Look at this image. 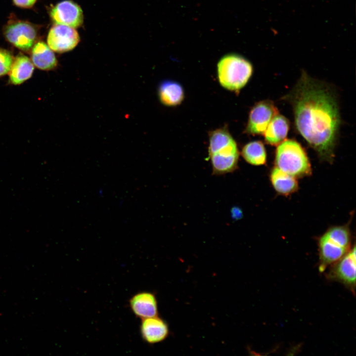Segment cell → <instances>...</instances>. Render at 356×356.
I'll return each mask as SVG.
<instances>
[{"label": "cell", "instance_id": "7c38bea8", "mask_svg": "<svg viewBox=\"0 0 356 356\" xmlns=\"http://www.w3.org/2000/svg\"><path fill=\"white\" fill-rule=\"evenodd\" d=\"M356 248L349 251L337 262L331 274L332 276L351 287L356 285Z\"/></svg>", "mask_w": 356, "mask_h": 356}, {"label": "cell", "instance_id": "30bf717a", "mask_svg": "<svg viewBox=\"0 0 356 356\" xmlns=\"http://www.w3.org/2000/svg\"><path fill=\"white\" fill-rule=\"evenodd\" d=\"M139 331L142 340L149 344L162 342L169 334L168 324L158 315L141 319Z\"/></svg>", "mask_w": 356, "mask_h": 356}, {"label": "cell", "instance_id": "8fae6325", "mask_svg": "<svg viewBox=\"0 0 356 356\" xmlns=\"http://www.w3.org/2000/svg\"><path fill=\"white\" fill-rule=\"evenodd\" d=\"M129 305L134 315L141 319L158 315V302L155 295L142 291L134 294L129 300Z\"/></svg>", "mask_w": 356, "mask_h": 356}, {"label": "cell", "instance_id": "5bb4252c", "mask_svg": "<svg viewBox=\"0 0 356 356\" xmlns=\"http://www.w3.org/2000/svg\"><path fill=\"white\" fill-rule=\"evenodd\" d=\"M31 60L35 66L44 70L52 69L57 64V61L53 50L42 41L37 42L32 47Z\"/></svg>", "mask_w": 356, "mask_h": 356}, {"label": "cell", "instance_id": "ac0fdd59", "mask_svg": "<svg viewBox=\"0 0 356 356\" xmlns=\"http://www.w3.org/2000/svg\"><path fill=\"white\" fill-rule=\"evenodd\" d=\"M241 155L249 164L254 166L264 165L267 159V154L263 143L253 141L245 145L242 149Z\"/></svg>", "mask_w": 356, "mask_h": 356}, {"label": "cell", "instance_id": "9a60e30c", "mask_svg": "<svg viewBox=\"0 0 356 356\" xmlns=\"http://www.w3.org/2000/svg\"><path fill=\"white\" fill-rule=\"evenodd\" d=\"M289 128L287 119L282 115L276 114L264 133L266 142L272 145H278L286 138Z\"/></svg>", "mask_w": 356, "mask_h": 356}, {"label": "cell", "instance_id": "7a4b0ae2", "mask_svg": "<svg viewBox=\"0 0 356 356\" xmlns=\"http://www.w3.org/2000/svg\"><path fill=\"white\" fill-rule=\"evenodd\" d=\"M208 154L214 175L230 173L237 169L239 157L237 145L225 127L210 132Z\"/></svg>", "mask_w": 356, "mask_h": 356}, {"label": "cell", "instance_id": "5b68a950", "mask_svg": "<svg viewBox=\"0 0 356 356\" xmlns=\"http://www.w3.org/2000/svg\"><path fill=\"white\" fill-rule=\"evenodd\" d=\"M351 245L349 230L344 226H335L329 228L319 239V270L336 263L348 252Z\"/></svg>", "mask_w": 356, "mask_h": 356}, {"label": "cell", "instance_id": "6da1fadb", "mask_svg": "<svg viewBox=\"0 0 356 356\" xmlns=\"http://www.w3.org/2000/svg\"><path fill=\"white\" fill-rule=\"evenodd\" d=\"M291 96L298 131L321 158L331 161L340 122L333 95L304 74Z\"/></svg>", "mask_w": 356, "mask_h": 356}, {"label": "cell", "instance_id": "8992f818", "mask_svg": "<svg viewBox=\"0 0 356 356\" xmlns=\"http://www.w3.org/2000/svg\"><path fill=\"white\" fill-rule=\"evenodd\" d=\"M39 27L28 21L16 19L9 20L3 28L5 39L16 47L30 50L36 43Z\"/></svg>", "mask_w": 356, "mask_h": 356}, {"label": "cell", "instance_id": "3957f363", "mask_svg": "<svg viewBox=\"0 0 356 356\" xmlns=\"http://www.w3.org/2000/svg\"><path fill=\"white\" fill-rule=\"evenodd\" d=\"M252 73L251 63L237 54L223 56L217 64L219 82L223 88L230 91H238L243 88Z\"/></svg>", "mask_w": 356, "mask_h": 356}, {"label": "cell", "instance_id": "9c48e42d", "mask_svg": "<svg viewBox=\"0 0 356 356\" xmlns=\"http://www.w3.org/2000/svg\"><path fill=\"white\" fill-rule=\"evenodd\" d=\"M49 16L55 24L74 28L81 26L84 21L81 7L71 0L61 1L52 6L49 10Z\"/></svg>", "mask_w": 356, "mask_h": 356}, {"label": "cell", "instance_id": "ffe728a7", "mask_svg": "<svg viewBox=\"0 0 356 356\" xmlns=\"http://www.w3.org/2000/svg\"><path fill=\"white\" fill-rule=\"evenodd\" d=\"M37 0H12L13 3L17 7L30 8L33 6Z\"/></svg>", "mask_w": 356, "mask_h": 356}, {"label": "cell", "instance_id": "2e32d148", "mask_svg": "<svg viewBox=\"0 0 356 356\" xmlns=\"http://www.w3.org/2000/svg\"><path fill=\"white\" fill-rule=\"evenodd\" d=\"M34 64L24 55H19L14 59L9 72V80L14 85H19L29 79L33 73Z\"/></svg>", "mask_w": 356, "mask_h": 356}, {"label": "cell", "instance_id": "ba28073f", "mask_svg": "<svg viewBox=\"0 0 356 356\" xmlns=\"http://www.w3.org/2000/svg\"><path fill=\"white\" fill-rule=\"evenodd\" d=\"M277 110L269 101H262L256 104L250 110L245 132L250 134H264Z\"/></svg>", "mask_w": 356, "mask_h": 356}, {"label": "cell", "instance_id": "277c9868", "mask_svg": "<svg viewBox=\"0 0 356 356\" xmlns=\"http://www.w3.org/2000/svg\"><path fill=\"white\" fill-rule=\"evenodd\" d=\"M275 162L276 167L296 178L311 173V166L305 151L294 140H283L278 144Z\"/></svg>", "mask_w": 356, "mask_h": 356}, {"label": "cell", "instance_id": "e0dca14e", "mask_svg": "<svg viewBox=\"0 0 356 356\" xmlns=\"http://www.w3.org/2000/svg\"><path fill=\"white\" fill-rule=\"evenodd\" d=\"M270 179L274 189L281 194L289 195L295 192L298 187V182L295 177L277 167L272 170Z\"/></svg>", "mask_w": 356, "mask_h": 356}, {"label": "cell", "instance_id": "52a82bcc", "mask_svg": "<svg viewBox=\"0 0 356 356\" xmlns=\"http://www.w3.org/2000/svg\"><path fill=\"white\" fill-rule=\"evenodd\" d=\"M79 42V35L74 28L57 24L51 27L47 37L48 46L58 53L72 50Z\"/></svg>", "mask_w": 356, "mask_h": 356}, {"label": "cell", "instance_id": "d6986e66", "mask_svg": "<svg viewBox=\"0 0 356 356\" xmlns=\"http://www.w3.org/2000/svg\"><path fill=\"white\" fill-rule=\"evenodd\" d=\"M13 60L12 55L8 51L0 49V76L9 73Z\"/></svg>", "mask_w": 356, "mask_h": 356}, {"label": "cell", "instance_id": "4fadbf2b", "mask_svg": "<svg viewBox=\"0 0 356 356\" xmlns=\"http://www.w3.org/2000/svg\"><path fill=\"white\" fill-rule=\"evenodd\" d=\"M158 97L163 105L169 107L176 106L183 101L184 90L181 85L178 82L165 80L159 86Z\"/></svg>", "mask_w": 356, "mask_h": 356}]
</instances>
